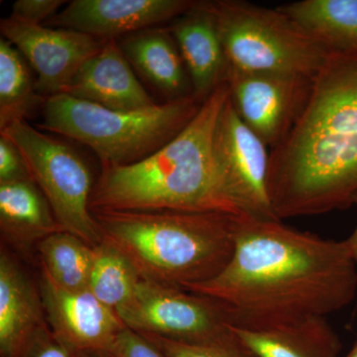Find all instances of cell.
<instances>
[{
	"label": "cell",
	"mask_w": 357,
	"mask_h": 357,
	"mask_svg": "<svg viewBox=\"0 0 357 357\" xmlns=\"http://www.w3.org/2000/svg\"><path fill=\"white\" fill-rule=\"evenodd\" d=\"M189 293L141 279L132 297L115 312L124 326L143 335L192 344L227 337L230 330L222 310L213 301Z\"/></svg>",
	"instance_id": "obj_8"
},
{
	"label": "cell",
	"mask_w": 357,
	"mask_h": 357,
	"mask_svg": "<svg viewBox=\"0 0 357 357\" xmlns=\"http://www.w3.org/2000/svg\"><path fill=\"white\" fill-rule=\"evenodd\" d=\"M22 54L3 37L0 38V130L27 119L46 98L39 95L31 69Z\"/></svg>",
	"instance_id": "obj_21"
},
{
	"label": "cell",
	"mask_w": 357,
	"mask_h": 357,
	"mask_svg": "<svg viewBox=\"0 0 357 357\" xmlns=\"http://www.w3.org/2000/svg\"><path fill=\"white\" fill-rule=\"evenodd\" d=\"M30 178L22 156L15 145L0 135V183Z\"/></svg>",
	"instance_id": "obj_27"
},
{
	"label": "cell",
	"mask_w": 357,
	"mask_h": 357,
	"mask_svg": "<svg viewBox=\"0 0 357 357\" xmlns=\"http://www.w3.org/2000/svg\"><path fill=\"white\" fill-rule=\"evenodd\" d=\"M268 192L277 220L344 210L357 194V53H332L302 114L270 150Z\"/></svg>",
	"instance_id": "obj_2"
},
{
	"label": "cell",
	"mask_w": 357,
	"mask_h": 357,
	"mask_svg": "<svg viewBox=\"0 0 357 357\" xmlns=\"http://www.w3.org/2000/svg\"><path fill=\"white\" fill-rule=\"evenodd\" d=\"M64 93L121 112L157 105L136 77L117 40H107L102 50L82 66Z\"/></svg>",
	"instance_id": "obj_14"
},
{
	"label": "cell",
	"mask_w": 357,
	"mask_h": 357,
	"mask_svg": "<svg viewBox=\"0 0 357 357\" xmlns=\"http://www.w3.org/2000/svg\"><path fill=\"white\" fill-rule=\"evenodd\" d=\"M143 337L158 347L167 357H258L231 331L227 337L208 344L178 342L156 335Z\"/></svg>",
	"instance_id": "obj_24"
},
{
	"label": "cell",
	"mask_w": 357,
	"mask_h": 357,
	"mask_svg": "<svg viewBox=\"0 0 357 357\" xmlns=\"http://www.w3.org/2000/svg\"><path fill=\"white\" fill-rule=\"evenodd\" d=\"M314 77L276 72H245L230 67L225 82L244 123L270 150L287 137L306 107Z\"/></svg>",
	"instance_id": "obj_9"
},
{
	"label": "cell",
	"mask_w": 357,
	"mask_h": 357,
	"mask_svg": "<svg viewBox=\"0 0 357 357\" xmlns=\"http://www.w3.org/2000/svg\"><path fill=\"white\" fill-rule=\"evenodd\" d=\"M268 149L261 138L244 123L229 96L218 123V158L248 215L277 220L268 192Z\"/></svg>",
	"instance_id": "obj_13"
},
{
	"label": "cell",
	"mask_w": 357,
	"mask_h": 357,
	"mask_svg": "<svg viewBox=\"0 0 357 357\" xmlns=\"http://www.w3.org/2000/svg\"><path fill=\"white\" fill-rule=\"evenodd\" d=\"M230 67L314 77L331 52L278 8L243 0L206 1Z\"/></svg>",
	"instance_id": "obj_6"
},
{
	"label": "cell",
	"mask_w": 357,
	"mask_h": 357,
	"mask_svg": "<svg viewBox=\"0 0 357 357\" xmlns=\"http://www.w3.org/2000/svg\"><path fill=\"white\" fill-rule=\"evenodd\" d=\"M91 352H76L73 357H96Z\"/></svg>",
	"instance_id": "obj_30"
},
{
	"label": "cell",
	"mask_w": 357,
	"mask_h": 357,
	"mask_svg": "<svg viewBox=\"0 0 357 357\" xmlns=\"http://www.w3.org/2000/svg\"><path fill=\"white\" fill-rule=\"evenodd\" d=\"M67 3L65 0H17L9 18L25 24L44 25Z\"/></svg>",
	"instance_id": "obj_25"
},
{
	"label": "cell",
	"mask_w": 357,
	"mask_h": 357,
	"mask_svg": "<svg viewBox=\"0 0 357 357\" xmlns=\"http://www.w3.org/2000/svg\"><path fill=\"white\" fill-rule=\"evenodd\" d=\"M112 357H167L158 347L140 333L124 328L119 333L112 351Z\"/></svg>",
	"instance_id": "obj_26"
},
{
	"label": "cell",
	"mask_w": 357,
	"mask_h": 357,
	"mask_svg": "<svg viewBox=\"0 0 357 357\" xmlns=\"http://www.w3.org/2000/svg\"><path fill=\"white\" fill-rule=\"evenodd\" d=\"M202 103L192 95L150 109L121 112L61 93L47 98L38 128L86 145L102 165H130L182 132Z\"/></svg>",
	"instance_id": "obj_5"
},
{
	"label": "cell",
	"mask_w": 357,
	"mask_h": 357,
	"mask_svg": "<svg viewBox=\"0 0 357 357\" xmlns=\"http://www.w3.org/2000/svg\"><path fill=\"white\" fill-rule=\"evenodd\" d=\"M43 270L60 287L89 290L95 248L69 232L59 231L40 241Z\"/></svg>",
	"instance_id": "obj_22"
},
{
	"label": "cell",
	"mask_w": 357,
	"mask_h": 357,
	"mask_svg": "<svg viewBox=\"0 0 357 357\" xmlns=\"http://www.w3.org/2000/svg\"><path fill=\"white\" fill-rule=\"evenodd\" d=\"M40 293L53 333L76 352L110 354L126 326L89 290L60 287L43 270Z\"/></svg>",
	"instance_id": "obj_11"
},
{
	"label": "cell",
	"mask_w": 357,
	"mask_h": 357,
	"mask_svg": "<svg viewBox=\"0 0 357 357\" xmlns=\"http://www.w3.org/2000/svg\"><path fill=\"white\" fill-rule=\"evenodd\" d=\"M2 234L16 243H29L64 231L50 204L30 178L0 183Z\"/></svg>",
	"instance_id": "obj_20"
},
{
	"label": "cell",
	"mask_w": 357,
	"mask_h": 357,
	"mask_svg": "<svg viewBox=\"0 0 357 357\" xmlns=\"http://www.w3.org/2000/svg\"><path fill=\"white\" fill-rule=\"evenodd\" d=\"M40 310L35 294L20 268L3 252L0 256V352L20 357L38 332Z\"/></svg>",
	"instance_id": "obj_18"
},
{
	"label": "cell",
	"mask_w": 357,
	"mask_h": 357,
	"mask_svg": "<svg viewBox=\"0 0 357 357\" xmlns=\"http://www.w3.org/2000/svg\"><path fill=\"white\" fill-rule=\"evenodd\" d=\"M102 239L141 279L184 289L217 276L234 250L236 218L178 211H91Z\"/></svg>",
	"instance_id": "obj_4"
},
{
	"label": "cell",
	"mask_w": 357,
	"mask_h": 357,
	"mask_svg": "<svg viewBox=\"0 0 357 357\" xmlns=\"http://www.w3.org/2000/svg\"><path fill=\"white\" fill-rule=\"evenodd\" d=\"M191 79L192 96L204 102L225 81L229 62L206 1H196L169 28Z\"/></svg>",
	"instance_id": "obj_15"
},
{
	"label": "cell",
	"mask_w": 357,
	"mask_h": 357,
	"mask_svg": "<svg viewBox=\"0 0 357 357\" xmlns=\"http://www.w3.org/2000/svg\"><path fill=\"white\" fill-rule=\"evenodd\" d=\"M356 265L347 241L243 215L227 266L184 290L215 302L230 326L267 330L349 306L356 295Z\"/></svg>",
	"instance_id": "obj_1"
},
{
	"label": "cell",
	"mask_w": 357,
	"mask_h": 357,
	"mask_svg": "<svg viewBox=\"0 0 357 357\" xmlns=\"http://www.w3.org/2000/svg\"><path fill=\"white\" fill-rule=\"evenodd\" d=\"M119 45L131 67L169 100L192 95L191 79L170 30L148 28L123 37Z\"/></svg>",
	"instance_id": "obj_16"
},
{
	"label": "cell",
	"mask_w": 357,
	"mask_h": 357,
	"mask_svg": "<svg viewBox=\"0 0 357 357\" xmlns=\"http://www.w3.org/2000/svg\"><path fill=\"white\" fill-rule=\"evenodd\" d=\"M277 8L331 53H357V0H303Z\"/></svg>",
	"instance_id": "obj_19"
},
{
	"label": "cell",
	"mask_w": 357,
	"mask_h": 357,
	"mask_svg": "<svg viewBox=\"0 0 357 357\" xmlns=\"http://www.w3.org/2000/svg\"><path fill=\"white\" fill-rule=\"evenodd\" d=\"M22 156L30 180L44 195L62 229L96 248L102 241L91 210L93 176L76 150L25 119L0 130Z\"/></svg>",
	"instance_id": "obj_7"
},
{
	"label": "cell",
	"mask_w": 357,
	"mask_h": 357,
	"mask_svg": "<svg viewBox=\"0 0 357 357\" xmlns=\"http://www.w3.org/2000/svg\"><path fill=\"white\" fill-rule=\"evenodd\" d=\"M229 328L258 357H337L342 349L340 338L326 318L267 330Z\"/></svg>",
	"instance_id": "obj_17"
},
{
	"label": "cell",
	"mask_w": 357,
	"mask_h": 357,
	"mask_svg": "<svg viewBox=\"0 0 357 357\" xmlns=\"http://www.w3.org/2000/svg\"><path fill=\"white\" fill-rule=\"evenodd\" d=\"M0 31L36 73L37 91L46 100L64 93L82 66L107 41L65 28L25 24L9 17L0 21Z\"/></svg>",
	"instance_id": "obj_10"
},
{
	"label": "cell",
	"mask_w": 357,
	"mask_h": 357,
	"mask_svg": "<svg viewBox=\"0 0 357 357\" xmlns=\"http://www.w3.org/2000/svg\"><path fill=\"white\" fill-rule=\"evenodd\" d=\"M345 357H357V342L356 344L354 345V347H352L351 351H349V354Z\"/></svg>",
	"instance_id": "obj_31"
},
{
	"label": "cell",
	"mask_w": 357,
	"mask_h": 357,
	"mask_svg": "<svg viewBox=\"0 0 357 357\" xmlns=\"http://www.w3.org/2000/svg\"><path fill=\"white\" fill-rule=\"evenodd\" d=\"M223 82L165 146L130 165H102L91 210L178 211L243 217L245 206L217 151L218 123L229 100Z\"/></svg>",
	"instance_id": "obj_3"
},
{
	"label": "cell",
	"mask_w": 357,
	"mask_h": 357,
	"mask_svg": "<svg viewBox=\"0 0 357 357\" xmlns=\"http://www.w3.org/2000/svg\"><path fill=\"white\" fill-rule=\"evenodd\" d=\"M192 0H73L45 26L102 40L123 38L188 13Z\"/></svg>",
	"instance_id": "obj_12"
},
{
	"label": "cell",
	"mask_w": 357,
	"mask_h": 357,
	"mask_svg": "<svg viewBox=\"0 0 357 357\" xmlns=\"http://www.w3.org/2000/svg\"><path fill=\"white\" fill-rule=\"evenodd\" d=\"M140 280L132 263L109 241L102 239L96 246L89 290L102 304L116 311L132 297Z\"/></svg>",
	"instance_id": "obj_23"
},
{
	"label": "cell",
	"mask_w": 357,
	"mask_h": 357,
	"mask_svg": "<svg viewBox=\"0 0 357 357\" xmlns=\"http://www.w3.org/2000/svg\"><path fill=\"white\" fill-rule=\"evenodd\" d=\"M352 204H356L357 206V194L354 196ZM345 241H347V244H349L354 261L357 263V227L356 229H354V231L352 232L351 236H349V238L345 239Z\"/></svg>",
	"instance_id": "obj_29"
},
{
	"label": "cell",
	"mask_w": 357,
	"mask_h": 357,
	"mask_svg": "<svg viewBox=\"0 0 357 357\" xmlns=\"http://www.w3.org/2000/svg\"><path fill=\"white\" fill-rule=\"evenodd\" d=\"M74 352L54 333L47 335L38 331L30 340L20 357H73Z\"/></svg>",
	"instance_id": "obj_28"
}]
</instances>
